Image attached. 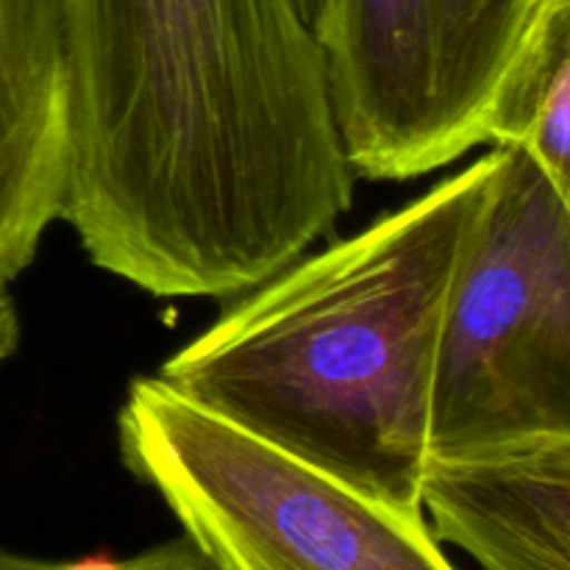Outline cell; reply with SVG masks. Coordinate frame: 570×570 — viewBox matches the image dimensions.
Wrapping results in <instances>:
<instances>
[{
	"instance_id": "obj_1",
	"label": "cell",
	"mask_w": 570,
	"mask_h": 570,
	"mask_svg": "<svg viewBox=\"0 0 570 570\" xmlns=\"http://www.w3.org/2000/svg\"><path fill=\"white\" fill-rule=\"evenodd\" d=\"M495 150L245 289L156 376L254 438L423 512L451 289Z\"/></svg>"
},
{
	"instance_id": "obj_2",
	"label": "cell",
	"mask_w": 570,
	"mask_h": 570,
	"mask_svg": "<svg viewBox=\"0 0 570 570\" xmlns=\"http://www.w3.org/2000/svg\"><path fill=\"white\" fill-rule=\"evenodd\" d=\"M493 150L440 337L429 454L443 465L570 460V217L523 150Z\"/></svg>"
},
{
	"instance_id": "obj_3",
	"label": "cell",
	"mask_w": 570,
	"mask_h": 570,
	"mask_svg": "<svg viewBox=\"0 0 570 570\" xmlns=\"http://www.w3.org/2000/svg\"><path fill=\"white\" fill-rule=\"evenodd\" d=\"M117 443L128 471L220 570H460L426 512L254 438L159 376L131 382Z\"/></svg>"
},
{
	"instance_id": "obj_4",
	"label": "cell",
	"mask_w": 570,
	"mask_h": 570,
	"mask_svg": "<svg viewBox=\"0 0 570 570\" xmlns=\"http://www.w3.org/2000/svg\"><path fill=\"white\" fill-rule=\"evenodd\" d=\"M529 0H332L317 39L356 176L410 181L484 145Z\"/></svg>"
},
{
	"instance_id": "obj_5",
	"label": "cell",
	"mask_w": 570,
	"mask_h": 570,
	"mask_svg": "<svg viewBox=\"0 0 570 570\" xmlns=\"http://www.w3.org/2000/svg\"><path fill=\"white\" fill-rule=\"evenodd\" d=\"M70 178V61L61 0H0V284L61 220Z\"/></svg>"
},
{
	"instance_id": "obj_6",
	"label": "cell",
	"mask_w": 570,
	"mask_h": 570,
	"mask_svg": "<svg viewBox=\"0 0 570 570\" xmlns=\"http://www.w3.org/2000/svg\"><path fill=\"white\" fill-rule=\"evenodd\" d=\"M423 512L482 570H570V460L432 462Z\"/></svg>"
},
{
	"instance_id": "obj_7",
	"label": "cell",
	"mask_w": 570,
	"mask_h": 570,
	"mask_svg": "<svg viewBox=\"0 0 570 570\" xmlns=\"http://www.w3.org/2000/svg\"><path fill=\"white\" fill-rule=\"evenodd\" d=\"M484 145L523 150L570 217V0H529Z\"/></svg>"
},
{
	"instance_id": "obj_8",
	"label": "cell",
	"mask_w": 570,
	"mask_h": 570,
	"mask_svg": "<svg viewBox=\"0 0 570 570\" xmlns=\"http://www.w3.org/2000/svg\"><path fill=\"white\" fill-rule=\"evenodd\" d=\"M0 570H220L215 562L206 560L189 538L167 540V543L150 546L128 560H111V557H87L76 562L42 560V557L20 554L0 546Z\"/></svg>"
},
{
	"instance_id": "obj_9",
	"label": "cell",
	"mask_w": 570,
	"mask_h": 570,
	"mask_svg": "<svg viewBox=\"0 0 570 570\" xmlns=\"http://www.w3.org/2000/svg\"><path fill=\"white\" fill-rule=\"evenodd\" d=\"M20 312H17L14 298H11L9 287L0 284V365L9 356H14L17 345H20Z\"/></svg>"
},
{
	"instance_id": "obj_10",
	"label": "cell",
	"mask_w": 570,
	"mask_h": 570,
	"mask_svg": "<svg viewBox=\"0 0 570 570\" xmlns=\"http://www.w3.org/2000/svg\"><path fill=\"white\" fill-rule=\"evenodd\" d=\"M301 9V14L306 17V22L312 26V31H321L323 20H326L328 14V6H332V0H295Z\"/></svg>"
}]
</instances>
